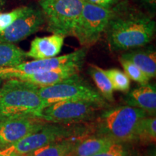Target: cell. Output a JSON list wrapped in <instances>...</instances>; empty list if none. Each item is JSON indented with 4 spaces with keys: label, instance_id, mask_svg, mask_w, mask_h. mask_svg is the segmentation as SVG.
<instances>
[{
    "label": "cell",
    "instance_id": "6da1fadb",
    "mask_svg": "<svg viewBox=\"0 0 156 156\" xmlns=\"http://www.w3.org/2000/svg\"><path fill=\"white\" fill-rule=\"evenodd\" d=\"M156 23L143 13L131 11L112 15L105 33L112 51H128L145 46L155 34Z\"/></svg>",
    "mask_w": 156,
    "mask_h": 156
},
{
    "label": "cell",
    "instance_id": "7a4b0ae2",
    "mask_svg": "<svg viewBox=\"0 0 156 156\" xmlns=\"http://www.w3.org/2000/svg\"><path fill=\"white\" fill-rule=\"evenodd\" d=\"M45 107L38 94V87L34 84L10 79L0 87V119L23 116L41 118Z\"/></svg>",
    "mask_w": 156,
    "mask_h": 156
},
{
    "label": "cell",
    "instance_id": "3957f363",
    "mask_svg": "<svg viewBox=\"0 0 156 156\" xmlns=\"http://www.w3.org/2000/svg\"><path fill=\"white\" fill-rule=\"evenodd\" d=\"M142 109L122 106L106 111L98 122V135L106 136L116 143L134 141L138 124L147 116Z\"/></svg>",
    "mask_w": 156,
    "mask_h": 156
},
{
    "label": "cell",
    "instance_id": "277c9868",
    "mask_svg": "<svg viewBox=\"0 0 156 156\" xmlns=\"http://www.w3.org/2000/svg\"><path fill=\"white\" fill-rule=\"evenodd\" d=\"M38 94L45 106L64 101H86L106 106V101L98 91L75 75L64 80L49 86L38 87Z\"/></svg>",
    "mask_w": 156,
    "mask_h": 156
},
{
    "label": "cell",
    "instance_id": "5b68a950",
    "mask_svg": "<svg viewBox=\"0 0 156 156\" xmlns=\"http://www.w3.org/2000/svg\"><path fill=\"white\" fill-rule=\"evenodd\" d=\"M39 5L48 31L66 37L72 35L84 0H39Z\"/></svg>",
    "mask_w": 156,
    "mask_h": 156
},
{
    "label": "cell",
    "instance_id": "8992f818",
    "mask_svg": "<svg viewBox=\"0 0 156 156\" xmlns=\"http://www.w3.org/2000/svg\"><path fill=\"white\" fill-rule=\"evenodd\" d=\"M112 15V9L93 5L84 0L80 15L78 17L71 36L80 44L87 47L98 41L106 30Z\"/></svg>",
    "mask_w": 156,
    "mask_h": 156
},
{
    "label": "cell",
    "instance_id": "52a82bcc",
    "mask_svg": "<svg viewBox=\"0 0 156 156\" xmlns=\"http://www.w3.org/2000/svg\"><path fill=\"white\" fill-rule=\"evenodd\" d=\"M74 125L47 122L38 131L7 147L15 155H25L53 142L75 136H85V131L83 127Z\"/></svg>",
    "mask_w": 156,
    "mask_h": 156
},
{
    "label": "cell",
    "instance_id": "ba28073f",
    "mask_svg": "<svg viewBox=\"0 0 156 156\" xmlns=\"http://www.w3.org/2000/svg\"><path fill=\"white\" fill-rule=\"evenodd\" d=\"M86 56V48L47 59H34L11 67H0V80L20 79L25 76L49 71L74 64H83Z\"/></svg>",
    "mask_w": 156,
    "mask_h": 156
},
{
    "label": "cell",
    "instance_id": "9c48e42d",
    "mask_svg": "<svg viewBox=\"0 0 156 156\" xmlns=\"http://www.w3.org/2000/svg\"><path fill=\"white\" fill-rule=\"evenodd\" d=\"M103 107L86 101H64L43 109L41 118L48 123L75 124L92 120L98 110Z\"/></svg>",
    "mask_w": 156,
    "mask_h": 156
},
{
    "label": "cell",
    "instance_id": "30bf717a",
    "mask_svg": "<svg viewBox=\"0 0 156 156\" xmlns=\"http://www.w3.org/2000/svg\"><path fill=\"white\" fill-rule=\"evenodd\" d=\"M40 117L23 116L0 119V147H7L38 131L45 124Z\"/></svg>",
    "mask_w": 156,
    "mask_h": 156
},
{
    "label": "cell",
    "instance_id": "8fae6325",
    "mask_svg": "<svg viewBox=\"0 0 156 156\" xmlns=\"http://www.w3.org/2000/svg\"><path fill=\"white\" fill-rule=\"evenodd\" d=\"M45 18L41 10L31 7L17 18L8 28L0 33V41L15 44L35 34L44 24Z\"/></svg>",
    "mask_w": 156,
    "mask_h": 156
},
{
    "label": "cell",
    "instance_id": "7c38bea8",
    "mask_svg": "<svg viewBox=\"0 0 156 156\" xmlns=\"http://www.w3.org/2000/svg\"><path fill=\"white\" fill-rule=\"evenodd\" d=\"M64 38L61 35L53 34L44 37H36L30 43L26 57L34 59H47L56 57L62 51Z\"/></svg>",
    "mask_w": 156,
    "mask_h": 156
},
{
    "label": "cell",
    "instance_id": "4fadbf2b",
    "mask_svg": "<svg viewBox=\"0 0 156 156\" xmlns=\"http://www.w3.org/2000/svg\"><path fill=\"white\" fill-rule=\"evenodd\" d=\"M83 64H74L64 67L43 72L20 78L19 80L28 82L38 87L54 85L73 76L77 75Z\"/></svg>",
    "mask_w": 156,
    "mask_h": 156
},
{
    "label": "cell",
    "instance_id": "5bb4252c",
    "mask_svg": "<svg viewBox=\"0 0 156 156\" xmlns=\"http://www.w3.org/2000/svg\"><path fill=\"white\" fill-rule=\"evenodd\" d=\"M124 101L127 106L145 111L147 114L154 115L156 112V88L152 84H144L134 88L126 95Z\"/></svg>",
    "mask_w": 156,
    "mask_h": 156
},
{
    "label": "cell",
    "instance_id": "9a60e30c",
    "mask_svg": "<svg viewBox=\"0 0 156 156\" xmlns=\"http://www.w3.org/2000/svg\"><path fill=\"white\" fill-rule=\"evenodd\" d=\"M121 57L132 62L150 79L156 76V52L153 47L136 48L123 54Z\"/></svg>",
    "mask_w": 156,
    "mask_h": 156
},
{
    "label": "cell",
    "instance_id": "2e32d148",
    "mask_svg": "<svg viewBox=\"0 0 156 156\" xmlns=\"http://www.w3.org/2000/svg\"><path fill=\"white\" fill-rule=\"evenodd\" d=\"M116 143L103 136H89L80 140L67 156H92Z\"/></svg>",
    "mask_w": 156,
    "mask_h": 156
},
{
    "label": "cell",
    "instance_id": "e0dca14e",
    "mask_svg": "<svg viewBox=\"0 0 156 156\" xmlns=\"http://www.w3.org/2000/svg\"><path fill=\"white\" fill-rule=\"evenodd\" d=\"M83 136H75L48 144L25 154L26 156H67Z\"/></svg>",
    "mask_w": 156,
    "mask_h": 156
},
{
    "label": "cell",
    "instance_id": "ac0fdd59",
    "mask_svg": "<svg viewBox=\"0 0 156 156\" xmlns=\"http://www.w3.org/2000/svg\"><path fill=\"white\" fill-rule=\"evenodd\" d=\"M89 74L94 81L98 92L106 101L112 102L114 101V88L108 79V76L105 73L104 69H101L94 64L89 67Z\"/></svg>",
    "mask_w": 156,
    "mask_h": 156
},
{
    "label": "cell",
    "instance_id": "d6986e66",
    "mask_svg": "<svg viewBox=\"0 0 156 156\" xmlns=\"http://www.w3.org/2000/svg\"><path fill=\"white\" fill-rule=\"evenodd\" d=\"M26 52L14 44L0 41V67H11L24 62Z\"/></svg>",
    "mask_w": 156,
    "mask_h": 156
},
{
    "label": "cell",
    "instance_id": "ffe728a7",
    "mask_svg": "<svg viewBox=\"0 0 156 156\" xmlns=\"http://www.w3.org/2000/svg\"><path fill=\"white\" fill-rule=\"evenodd\" d=\"M134 140L146 145L155 143L156 140L155 116H145L140 120L136 128Z\"/></svg>",
    "mask_w": 156,
    "mask_h": 156
},
{
    "label": "cell",
    "instance_id": "44dd1931",
    "mask_svg": "<svg viewBox=\"0 0 156 156\" xmlns=\"http://www.w3.org/2000/svg\"><path fill=\"white\" fill-rule=\"evenodd\" d=\"M105 73L108 76L114 90L127 92L130 88V79L125 73L119 69H104Z\"/></svg>",
    "mask_w": 156,
    "mask_h": 156
},
{
    "label": "cell",
    "instance_id": "7402d4cb",
    "mask_svg": "<svg viewBox=\"0 0 156 156\" xmlns=\"http://www.w3.org/2000/svg\"><path fill=\"white\" fill-rule=\"evenodd\" d=\"M119 62L124 70V73L130 80L140 83V85L149 83L151 79L132 62L122 57L119 58Z\"/></svg>",
    "mask_w": 156,
    "mask_h": 156
},
{
    "label": "cell",
    "instance_id": "603a6c76",
    "mask_svg": "<svg viewBox=\"0 0 156 156\" xmlns=\"http://www.w3.org/2000/svg\"><path fill=\"white\" fill-rule=\"evenodd\" d=\"M30 7H21L8 12L0 13V33L8 28L17 18L27 12Z\"/></svg>",
    "mask_w": 156,
    "mask_h": 156
},
{
    "label": "cell",
    "instance_id": "cb8c5ba5",
    "mask_svg": "<svg viewBox=\"0 0 156 156\" xmlns=\"http://www.w3.org/2000/svg\"><path fill=\"white\" fill-rule=\"evenodd\" d=\"M126 152L121 143H114L100 153L92 156H126Z\"/></svg>",
    "mask_w": 156,
    "mask_h": 156
},
{
    "label": "cell",
    "instance_id": "d4e9b609",
    "mask_svg": "<svg viewBox=\"0 0 156 156\" xmlns=\"http://www.w3.org/2000/svg\"><path fill=\"white\" fill-rule=\"evenodd\" d=\"M85 1L93 5L109 8L110 6L112 5L116 0H85Z\"/></svg>",
    "mask_w": 156,
    "mask_h": 156
},
{
    "label": "cell",
    "instance_id": "484cf974",
    "mask_svg": "<svg viewBox=\"0 0 156 156\" xmlns=\"http://www.w3.org/2000/svg\"><path fill=\"white\" fill-rule=\"evenodd\" d=\"M141 2L152 11L155 10L156 0H140Z\"/></svg>",
    "mask_w": 156,
    "mask_h": 156
},
{
    "label": "cell",
    "instance_id": "4316f807",
    "mask_svg": "<svg viewBox=\"0 0 156 156\" xmlns=\"http://www.w3.org/2000/svg\"><path fill=\"white\" fill-rule=\"evenodd\" d=\"M0 156H17L11 153L8 147L3 148L0 150Z\"/></svg>",
    "mask_w": 156,
    "mask_h": 156
},
{
    "label": "cell",
    "instance_id": "83f0119b",
    "mask_svg": "<svg viewBox=\"0 0 156 156\" xmlns=\"http://www.w3.org/2000/svg\"><path fill=\"white\" fill-rule=\"evenodd\" d=\"M3 83V80H0V87H1V85H2Z\"/></svg>",
    "mask_w": 156,
    "mask_h": 156
},
{
    "label": "cell",
    "instance_id": "f1b7e54d",
    "mask_svg": "<svg viewBox=\"0 0 156 156\" xmlns=\"http://www.w3.org/2000/svg\"><path fill=\"white\" fill-rule=\"evenodd\" d=\"M17 156H26L25 155H17Z\"/></svg>",
    "mask_w": 156,
    "mask_h": 156
},
{
    "label": "cell",
    "instance_id": "f546056e",
    "mask_svg": "<svg viewBox=\"0 0 156 156\" xmlns=\"http://www.w3.org/2000/svg\"><path fill=\"white\" fill-rule=\"evenodd\" d=\"M0 150H2V147H0Z\"/></svg>",
    "mask_w": 156,
    "mask_h": 156
}]
</instances>
